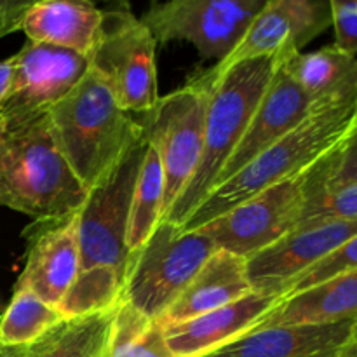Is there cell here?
<instances>
[{"label":"cell","instance_id":"1","mask_svg":"<svg viewBox=\"0 0 357 357\" xmlns=\"http://www.w3.org/2000/svg\"><path fill=\"white\" fill-rule=\"evenodd\" d=\"M87 190L63 157L49 112L6 128L0 138V206L37 222L75 215Z\"/></svg>","mask_w":357,"mask_h":357},{"label":"cell","instance_id":"2","mask_svg":"<svg viewBox=\"0 0 357 357\" xmlns=\"http://www.w3.org/2000/svg\"><path fill=\"white\" fill-rule=\"evenodd\" d=\"M357 100L314 105L312 112L225 183L209 192L181 230H197L246 199L281 181L302 176L342 142L354 122Z\"/></svg>","mask_w":357,"mask_h":357},{"label":"cell","instance_id":"3","mask_svg":"<svg viewBox=\"0 0 357 357\" xmlns=\"http://www.w3.org/2000/svg\"><path fill=\"white\" fill-rule=\"evenodd\" d=\"M279 56L250 59L234 65L213 80L194 82L208 91L204 146L194 176L162 222L181 227L215 188L227 160L243 138L261 96L278 68Z\"/></svg>","mask_w":357,"mask_h":357},{"label":"cell","instance_id":"4","mask_svg":"<svg viewBox=\"0 0 357 357\" xmlns=\"http://www.w3.org/2000/svg\"><path fill=\"white\" fill-rule=\"evenodd\" d=\"M49 119L63 157L87 190L143 138L139 122L122 110L103 79L91 68L49 110Z\"/></svg>","mask_w":357,"mask_h":357},{"label":"cell","instance_id":"5","mask_svg":"<svg viewBox=\"0 0 357 357\" xmlns=\"http://www.w3.org/2000/svg\"><path fill=\"white\" fill-rule=\"evenodd\" d=\"M215 251L199 230H181L174 223L160 222L129 257L122 300L159 321Z\"/></svg>","mask_w":357,"mask_h":357},{"label":"cell","instance_id":"6","mask_svg":"<svg viewBox=\"0 0 357 357\" xmlns=\"http://www.w3.org/2000/svg\"><path fill=\"white\" fill-rule=\"evenodd\" d=\"M145 150L146 139L142 138L91 188L82 208L77 211L80 272L105 268L126 281L131 257L126 244L129 211Z\"/></svg>","mask_w":357,"mask_h":357},{"label":"cell","instance_id":"7","mask_svg":"<svg viewBox=\"0 0 357 357\" xmlns=\"http://www.w3.org/2000/svg\"><path fill=\"white\" fill-rule=\"evenodd\" d=\"M155 45L149 28L129 7L105 10L101 35L87 59L128 114H146L160 100Z\"/></svg>","mask_w":357,"mask_h":357},{"label":"cell","instance_id":"8","mask_svg":"<svg viewBox=\"0 0 357 357\" xmlns=\"http://www.w3.org/2000/svg\"><path fill=\"white\" fill-rule=\"evenodd\" d=\"M208 91L197 82L160 98L155 107L143 114L139 122L143 138L155 149L164 171V213L185 190L199 166L204 146V122Z\"/></svg>","mask_w":357,"mask_h":357},{"label":"cell","instance_id":"9","mask_svg":"<svg viewBox=\"0 0 357 357\" xmlns=\"http://www.w3.org/2000/svg\"><path fill=\"white\" fill-rule=\"evenodd\" d=\"M267 0H173L142 16L155 42L187 40L202 59H225Z\"/></svg>","mask_w":357,"mask_h":357},{"label":"cell","instance_id":"10","mask_svg":"<svg viewBox=\"0 0 357 357\" xmlns=\"http://www.w3.org/2000/svg\"><path fill=\"white\" fill-rule=\"evenodd\" d=\"M303 206L302 176L281 181L246 199L197 229L216 250L255 257L298 225Z\"/></svg>","mask_w":357,"mask_h":357},{"label":"cell","instance_id":"11","mask_svg":"<svg viewBox=\"0 0 357 357\" xmlns=\"http://www.w3.org/2000/svg\"><path fill=\"white\" fill-rule=\"evenodd\" d=\"M9 61L13 77L0 110L6 128L49 112L89 72L87 56L38 42H28Z\"/></svg>","mask_w":357,"mask_h":357},{"label":"cell","instance_id":"12","mask_svg":"<svg viewBox=\"0 0 357 357\" xmlns=\"http://www.w3.org/2000/svg\"><path fill=\"white\" fill-rule=\"evenodd\" d=\"M331 26L330 2L323 0H267L253 17L246 33L225 59L201 73L213 80L234 65L267 56L296 54Z\"/></svg>","mask_w":357,"mask_h":357},{"label":"cell","instance_id":"13","mask_svg":"<svg viewBox=\"0 0 357 357\" xmlns=\"http://www.w3.org/2000/svg\"><path fill=\"white\" fill-rule=\"evenodd\" d=\"M357 236V220L296 225L291 232L248 258V278L255 291H272L284 296L293 279Z\"/></svg>","mask_w":357,"mask_h":357},{"label":"cell","instance_id":"14","mask_svg":"<svg viewBox=\"0 0 357 357\" xmlns=\"http://www.w3.org/2000/svg\"><path fill=\"white\" fill-rule=\"evenodd\" d=\"M284 56L289 54L279 56L278 68L272 75L271 84L261 96L243 138L227 160L215 187L225 183L234 174L239 173L268 146L295 129L312 112L314 103L289 77L284 66Z\"/></svg>","mask_w":357,"mask_h":357},{"label":"cell","instance_id":"15","mask_svg":"<svg viewBox=\"0 0 357 357\" xmlns=\"http://www.w3.org/2000/svg\"><path fill=\"white\" fill-rule=\"evenodd\" d=\"M282 300L279 293L253 289L222 309L162 326L164 337L176 357H206L253 331Z\"/></svg>","mask_w":357,"mask_h":357},{"label":"cell","instance_id":"16","mask_svg":"<svg viewBox=\"0 0 357 357\" xmlns=\"http://www.w3.org/2000/svg\"><path fill=\"white\" fill-rule=\"evenodd\" d=\"M79 274L80 248L75 213L65 220L49 222L47 229L44 227L30 236L26 265L17 286L28 288L47 305L58 307Z\"/></svg>","mask_w":357,"mask_h":357},{"label":"cell","instance_id":"17","mask_svg":"<svg viewBox=\"0 0 357 357\" xmlns=\"http://www.w3.org/2000/svg\"><path fill=\"white\" fill-rule=\"evenodd\" d=\"M357 333V319L260 328L206 357H338Z\"/></svg>","mask_w":357,"mask_h":357},{"label":"cell","instance_id":"18","mask_svg":"<svg viewBox=\"0 0 357 357\" xmlns=\"http://www.w3.org/2000/svg\"><path fill=\"white\" fill-rule=\"evenodd\" d=\"M253 291L246 260L229 251L216 250L199 268L176 302L164 312L162 326L222 309Z\"/></svg>","mask_w":357,"mask_h":357},{"label":"cell","instance_id":"19","mask_svg":"<svg viewBox=\"0 0 357 357\" xmlns=\"http://www.w3.org/2000/svg\"><path fill=\"white\" fill-rule=\"evenodd\" d=\"M103 17L105 10L91 2L44 0L30 3L21 30L30 42L89 56L101 35Z\"/></svg>","mask_w":357,"mask_h":357},{"label":"cell","instance_id":"20","mask_svg":"<svg viewBox=\"0 0 357 357\" xmlns=\"http://www.w3.org/2000/svg\"><path fill=\"white\" fill-rule=\"evenodd\" d=\"M357 319V271L296 295L284 296L255 330L282 324H324Z\"/></svg>","mask_w":357,"mask_h":357},{"label":"cell","instance_id":"21","mask_svg":"<svg viewBox=\"0 0 357 357\" xmlns=\"http://www.w3.org/2000/svg\"><path fill=\"white\" fill-rule=\"evenodd\" d=\"M284 66L314 105L357 100V58L335 45L284 56Z\"/></svg>","mask_w":357,"mask_h":357},{"label":"cell","instance_id":"22","mask_svg":"<svg viewBox=\"0 0 357 357\" xmlns=\"http://www.w3.org/2000/svg\"><path fill=\"white\" fill-rule=\"evenodd\" d=\"M115 310L63 319L28 345L23 357H105Z\"/></svg>","mask_w":357,"mask_h":357},{"label":"cell","instance_id":"23","mask_svg":"<svg viewBox=\"0 0 357 357\" xmlns=\"http://www.w3.org/2000/svg\"><path fill=\"white\" fill-rule=\"evenodd\" d=\"M164 213V171L155 149L146 143L145 157L139 167L138 180L132 192L131 211L128 223L129 253L138 250L153 234Z\"/></svg>","mask_w":357,"mask_h":357},{"label":"cell","instance_id":"24","mask_svg":"<svg viewBox=\"0 0 357 357\" xmlns=\"http://www.w3.org/2000/svg\"><path fill=\"white\" fill-rule=\"evenodd\" d=\"M105 357H176L171 352L159 321L121 300L115 310Z\"/></svg>","mask_w":357,"mask_h":357},{"label":"cell","instance_id":"25","mask_svg":"<svg viewBox=\"0 0 357 357\" xmlns=\"http://www.w3.org/2000/svg\"><path fill=\"white\" fill-rule=\"evenodd\" d=\"M61 321L56 307L42 302L28 288L16 286L13 300L0 316V347H28Z\"/></svg>","mask_w":357,"mask_h":357},{"label":"cell","instance_id":"26","mask_svg":"<svg viewBox=\"0 0 357 357\" xmlns=\"http://www.w3.org/2000/svg\"><path fill=\"white\" fill-rule=\"evenodd\" d=\"M351 183H357V110L342 142L302 174L303 192Z\"/></svg>","mask_w":357,"mask_h":357},{"label":"cell","instance_id":"27","mask_svg":"<svg viewBox=\"0 0 357 357\" xmlns=\"http://www.w3.org/2000/svg\"><path fill=\"white\" fill-rule=\"evenodd\" d=\"M357 220V183L303 192L298 225Z\"/></svg>","mask_w":357,"mask_h":357},{"label":"cell","instance_id":"28","mask_svg":"<svg viewBox=\"0 0 357 357\" xmlns=\"http://www.w3.org/2000/svg\"><path fill=\"white\" fill-rule=\"evenodd\" d=\"M354 271H357V236L349 239L342 246H338L335 251H331L328 257H324L316 265L307 268L298 278L293 279L286 286L284 296L296 295V293L314 288V286L321 284V282H326L330 279Z\"/></svg>","mask_w":357,"mask_h":357},{"label":"cell","instance_id":"29","mask_svg":"<svg viewBox=\"0 0 357 357\" xmlns=\"http://www.w3.org/2000/svg\"><path fill=\"white\" fill-rule=\"evenodd\" d=\"M331 24L335 28V47L357 58V0H331Z\"/></svg>","mask_w":357,"mask_h":357},{"label":"cell","instance_id":"30","mask_svg":"<svg viewBox=\"0 0 357 357\" xmlns=\"http://www.w3.org/2000/svg\"><path fill=\"white\" fill-rule=\"evenodd\" d=\"M30 7V2H9L0 0V38L13 31L21 30L24 13Z\"/></svg>","mask_w":357,"mask_h":357},{"label":"cell","instance_id":"31","mask_svg":"<svg viewBox=\"0 0 357 357\" xmlns=\"http://www.w3.org/2000/svg\"><path fill=\"white\" fill-rule=\"evenodd\" d=\"M10 77H13V66H10L9 59L0 61V110H2L7 93H9Z\"/></svg>","mask_w":357,"mask_h":357},{"label":"cell","instance_id":"32","mask_svg":"<svg viewBox=\"0 0 357 357\" xmlns=\"http://www.w3.org/2000/svg\"><path fill=\"white\" fill-rule=\"evenodd\" d=\"M24 349H26V347H20V349H3V347H0V357H23L24 356Z\"/></svg>","mask_w":357,"mask_h":357},{"label":"cell","instance_id":"33","mask_svg":"<svg viewBox=\"0 0 357 357\" xmlns=\"http://www.w3.org/2000/svg\"><path fill=\"white\" fill-rule=\"evenodd\" d=\"M338 357H357V337L344 349V351L340 352V356Z\"/></svg>","mask_w":357,"mask_h":357},{"label":"cell","instance_id":"34","mask_svg":"<svg viewBox=\"0 0 357 357\" xmlns=\"http://www.w3.org/2000/svg\"><path fill=\"white\" fill-rule=\"evenodd\" d=\"M3 132H6V122H3L2 119H0V138H2V136H3Z\"/></svg>","mask_w":357,"mask_h":357},{"label":"cell","instance_id":"35","mask_svg":"<svg viewBox=\"0 0 357 357\" xmlns=\"http://www.w3.org/2000/svg\"><path fill=\"white\" fill-rule=\"evenodd\" d=\"M356 337H357V333H356Z\"/></svg>","mask_w":357,"mask_h":357}]
</instances>
